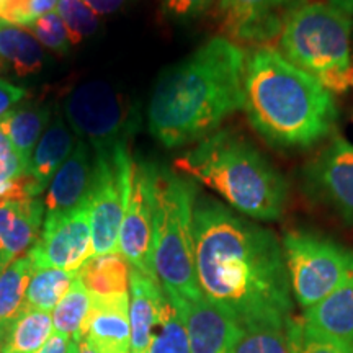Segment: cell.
<instances>
[{"label":"cell","instance_id":"11","mask_svg":"<svg viewBox=\"0 0 353 353\" xmlns=\"http://www.w3.org/2000/svg\"><path fill=\"white\" fill-rule=\"evenodd\" d=\"M34 270L57 268L79 273L94 257L88 203L65 214L44 216L38 241L26 254Z\"/></svg>","mask_w":353,"mask_h":353},{"label":"cell","instance_id":"32","mask_svg":"<svg viewBox=\"0 0 353 353\" xmlns=\"http://www.w3.org/2000/svg\"><path fill=\"white\" fill-rule=\"evenodd\" d=\"M26 30L38 39L41 46L56 52V54L64 56L68 54L70 50L69 33L56 10L46 13V15L38 17L33 23L26 26Z\"/></svg>","mask_w":353,"mask_h":353},{"label":"cell","instance_id":"44","mask_svg":"<svg viewBox=\"0 0 353 353\" xmlns=\"http://www.w3.org/2000/svg\"><path fill=\"white\" fill-rule=\"evenodd\" d=\"M131 353H134V352H131Z\"/></svg>","mask_w":353,"mask_h":353},{"label":"cell","instance_id":"13","mask_svg":"<svg viewBox=\"0 0 353 353\" xmlns=\"http://www.w3.org/2000/svg\"><path fill=\"white\" fill-rule=\"evenodd\" d=\"M303 0H216L224 38L237 46L272 48L280 39L286 15Z\"/></svg>","mask_w":353,"mask_h":353},{"label":"cell","instance_id":"35","mask_svg":"<svg viewBox=\"0 0 353 353\" xmlns=\"http://www.w3.org/2000/svg\"><path fill=\"white\" fill-rule=\"evenodd\" d=\"M25 172L26 169L15 152L10 154V156L0 157V198L6 196L10 192L15 180L20 175H23Z\"/></svg>","mask_w":353,"mask_h":353},{"label":"cell","instance_id":"9","mask_svg":"<svg viewBox=\"0 0 353 353\" xmlns=\"http://www.w3.org/2000/svg\"><path fill=\"white\" fill-rule=\"evenodd\" d=\"M131 154L128 145L95 154V174L88 196L94 257L118 252L126 208Z\"/></svg>","mask_w":353,"mask_h":353},{"label":"cell","instance_id":"20","mask_svg":"<svg viewBox=\"0 0 353 353\" xmlns=\"http://www.w3.org/2000/svg\"><path fill=\"white\" fill-rule=\"evenodd\" d=\"M50 117V108L43 105H33V107L13 108L0 120V130L7 136L13 152L20 159L26 172L32 162L34 148L41 139L43 132L46 131Z\"/></svg>","mask_w":353,"mask_h":353},{"label":"cell","instance_id":"36","mask_svg":"<svg viewBox=\"0 0 353 353\" xmlns=\"http://www.w3.org/2000/svg\"><path fill=\"white\" fill-rule=\"evenodd\" d=\"M28 92L25 88L13 85V83L0 79V120L12 112L21 100L26 99Z\"/></svg>","mask_w":353,"mask_h":353},{"label":"cell","instance_id":"34","mask_svg":"<svg viewBox=\"0 0 353 353\" xmlns=\"http://www.w3.org/2000/svg\"><path fill=\"white\" fill-rule=\"evenodd\" d=\"M216 0H162V10L172 19L187 20L201 15Z\"/></svg>","mask_w":353,"mask_h":353},{"label":"cell","instance_id":"4","mask_svg":"<svg viewBox=\"0 0 353 353\" xmlns=\"http://www.w3.org/2000/svg\"><path fill=\"white\" fill-rule=\"evenodd\" d=\"M175 167L245 218L276 221L283 214L288 198L285 176L239 132L218 130L176 157Z\"/></svg>","mask_w":353,"mask_h":353},{"label":"cell","instance_id":"33","mask_svg":"<svg viewBox=\"0 0 353 353\" xmlns=\"http://www.w3.org/2000/svg\"><path fill=\"white\" fill-rule=\"evenodd\" d=\"M0 20L26 28L33 23V0H0Z\"/></svg>","mask_w":353,"mask_h":353},{"label":"cell","instance_id":"14","mask_svg":"<svg viewBox=\"0 0 353 353\" xmlns=\"http://www.w3.org/2000/svg\"><path fill=\"white\" fill-rule=\"evenodd\" d=\"M187 329L190 353H231L241 327L205 296L170 301Z\"/></svg>","mask_w":353,"mask_h":353},{"label":"cell","instance_id":"7","mask_svg":"<svg viewBox=\"0 0 353 353\" xmlns=\"http://www.w3.org/2000/svg\"><path fill=\"white\" fill-rule=\"evenodd\" d=\"M281 247L291 293L304 311L353 280V250L329 237L288 231Z\"/></svg>","mask_w":353,"mask_h":353},{"label":"cell","instance_id":"22","mask_svg":"<svg viewBox=\"0 0 353 353\" xmlns=\"http://www.w3.org/2000/svg\"><path fill=\"white\" fill-rule=\"evenodd\" d=\"M77 275L94 298L130 293L131 267L120 252L92 257Z\"/></svg>","mask_w":353,"mask_h":353},{"label":"cell","instance_id":"29","mask_svg":"<svg viewBox=\"0 0 353 353\" xmlns=\"http://www.w3.org/2000/svg\"><path fill=\"white\" fill-rule=\"evenodd\" d=\"M148 353H190L187 329L172 303L154 330Z\"/></svg>","mask_w":353,"mask_h":353},{"label":"cell","instance_id":"21","mask_svg":"<svg viewBox=\"0 0 353 353\" xmlns=\"http://www.w3.org/2000/svg\"><path fill=\"white\" fill-rule=\"evenodd\" d=\"M303 319L339 341L353 343V280L324 301L306 309Z\"/></svg>","mask_w":353,"mask_h":353},{"label":"cell","instance_id":"27","mask_svg":"<svg viewBox=\"0 0 353 353\" xmlns=\"http://www.w3.org/2000/svg\"><path fill=\"white\" fill-rule=\"evenodd\" d=\"M76 276L77 273L57 270V268L34 270L26 288V307L44 312L52 311L70 290Z\"/></svg>","mask_w":353,"mask_h":353},{"label":"cell","instance_id":"17","mask_svg":"<svg viewBox=\"0 0 353 353\" xmlns=\"http://www.w3.org/2000/svg\"><path fill=\"white\" fill-rule=\"evenodd\" d=\"M82 337L100 353H131L130 293L94 298Z\"/></svg>","mask_w":353,"mask_h":353},{"label":"cell","instance_id":"41","mask_svg":"<svg viewBox=\"0 0 353 353\" xmlns=\"http://www.w3.org/2000/svg\"><path fill=\"white\" fill-rule=\"evenodd\" d=\"M330 6L341 8L342 12L348 13V15H353V0H329Z\"/></svg>","mask_w":353,"mask_h":353},{"label":"cell","instance_id":"30","mask_svg":"<svg viewBox=\"0 0 353 353\" xmlns=\"http://www.w3.org/2000/svg\"><path fill=\"white\" fill-rule=\"evenodd\" d=\"M56 13L69 33L70 44H79L97 33L99 15L83 0H57Z\"/></svg>","mask_w":353,"mask_h":353},{"label":"cell","instance_id":"15","mask_svg":"<svg viewBox=\"0 0 353 353\" xmlns=\"http://www.w3.org/2000/svg\"><path fill=\"white\" fill-rule=\"evenodd\" d=\"M44 200L0 198V273L23 257L38 241L44 221Z\"/></svg>","mask_w":353,"mask_h":353},{"label":"cell","instance_id":"26","mask_svg":"<svg viewBox=\"0 0 353 353\" xmlns=\"http://www.w3.org/2000/svg\"><path fill=\"white\" fill-rule=\"evenodd\" d=\"M92 304H94V298L77 275L65 296L52 309V327L56 332L68 335L72 341L82 337L83 325L90 314Z\"/></svg>","mask_w":353,"mask_h":353},{"label":"cell","instance_id":"25","mask_svg":"<svg viewBox=\"0 0 353 353\" xmlns=\"http://www.w3.org/2000/svg\"><path fill=\"white\" fill-rule=\"evenodd\" d=\"M33 272L32 260L23 255L0 273V339L8 325L25 311L26 288Z\"/></svg>","mask_w":353,"mask_h":353},{"label":"cell","instance_id":"1","mask_svg":"<svg viewBox=\"0 0 353 353\" xmlns=\"http://www.w3.org/2000/svg\"><path fill=\"white\" fill-rule=\"evenodd\" d=\"M193 247L203 296L242 330H286L293 293L275 232L214 200L195 203Z\"/></svg>","mask_w":353,"mask_h":353},{"label":"cell","instance_id":"6","mask_svg":"<svg viewBox=\"0 0 353 353\" xmlns=\"http://www.w3.org/2000/svg\"><path fill=\"white\" fill-rule=\"evenodd\" d=\"M195 195V185L190 180L156 165L152 267L169 301L203 296L193 247Z\"/></svg>","mask_w":353,"mask_h":353},{"label":"cell","instance_id":"19","mask_svg":"<svg viewBox=\"0 0 353 353\" xmlns=\"http://www.w3.org/2000/svg\"><path fill=\"white\" fill-rule=\"evenodd\" d=\"M74 145H76V139H74L72 130L69 128L68 121L61 114H57L54 121L43 132L41 139L38 141L28 172H26L34 179L41 195L50 187L56 172L68 161Z\"/></svg>","mask_w":353,"mask_h":353},{"label":"cell","instance_id":"38","mask_svg":"<svg viewBox=\"0 0 353 353\" xmlns=\"http://www.w3.org/2000/svg\"><path fill=\"white\" fill-rule=\"evenodd\" d=\"M97 15H110L125 7L128 0H83Z\"/></svg>","mask_w":353,"mask_h":353},{"label":"cell","instance_id":"39","mask_svg":"<svg viewBox=\"0 0 353 353\" xmlns=\"http://www.w3.org/2000/svg\"><path fill=\"white\" fill-rule=\"evenodd\" d=\"M57 6V0H33V15L34 19L52 12Z\"/></svg>","mask_w":353,"mask_h":353},{"label":"cell","instance_id":"43","mask_svg":"<svg viewBox=\"0 0 353 353\" xmlns=\"http://www.w3.org/2000/svg\"><path fill=\"white\" fill-rule=\"evenodd\" d=\"M3 70V64H2V61H0V72H2Z\"/></svg>","mask_w":353,"mask_h":353},{"label":"cell","instance_id":"12","mask_svg":"<svg viewBox=\"0 0 353 353\" xmlns=\"http://www.w3.org/2000/svg\"><path fill=\"white\" fill-rule=\"evenodd\" d=\"M304 190L353 226V144L334 138L303 172Z\"/></svg>","mask_w":353,"mask_h":353},{"label":"cell","instance_id":"8","mask_svg":"<svg viewBox=\"0 0 353 353\" xmlns=\"http://www.w3.org/2000/svg\"><path fill=\"white\" fill-rule=\"evenodd\" d=\"M64 120L95 154L128 145L134 130L125 100L103 81H90L74 88L64 100Z\"/></svg>","mask_w":353,"mask_h":353},{"label":"cell","instance_id":"10","mask_svg":"<svg viewBox=\"0 0 353 353\" xmlns=\"http://www.w3.org/2000/svg\"><path fill=\"white\" fill-rule=\"evenodd\" d=\"M154 179L156 164L131 159L126 208L118 241V252L125 257L132 270L156 278L152 267Z\"/></svg>","mask_w":353,"mask_h":353},{"label":"cell","instance_id":"18","mask_svg":"<svg viewBox=\"0 0 353 353\" xmlns=\"http://www.w3.org/2000/svg\"><path fill=\"white\" fill-rule=\"evenodd\" d=\"M164 288L156 278L131 268L130 276V327L131 352L148 353L152 334L169 306Z\"/></svg>","mask_w":353,"mask_h":353},{"label":"cell","instance_id":"42","mask_svg":"<svg viewBox=\"0 0 353 353\" xmlns=\"http://www.w3.org/2000/svg\"><path fill=\"white\" fill-rule=\"evenodd\" d=\"M13 154V149L10 143H8L7 136L3 134V131L0 130V157H6V156H10Z\"/></svg>","mask_w":353,"mask_h":353},{"label":"cell","instance_id":"40","mask_svg":"<svg viewBox=\"0 0 353 353\" xmlns=\"http://www.w3.org/2000/svg\"><path fill=\"white\" fill-rule=\"evenodd\" d=\"M70 353H100L90 342L83 337H79L70 343Z\"/></svg>","mask_w":353,"mask_h":353},{"label":"cell","instance_id":"2","mask_svg":"<svg viewBox=\"0 0 353 353\" xmlns=\"http://www.w3.org/2000/svg\"><path fill=\"white\" fill-rule=\"evenodd\" d=\"M245 51L214 37L157 79L148 110L152 138L167 149L200 143L244 108Z\"/></svg>","mask_w":353,"mask_h":353},{"label":"cell","instance_id":"16","mask_svg":"<svg viewBox=\"0 0 353 353\" xmlns=\"http://www.w3.org/2000/svg\"><path fill=\"white\" fill-rule=\"evenodd\" d=\"M95 161L90 145L79 139L68 161L52 176L44 195V216L65 214L87 205L94 183Z\"/></svg>","mask_w":353,"mask_h":353},{"label":"cell","instance_id":"5","mask_svg":"<svg viewBox=\"0 0 353 353\" xmlns=\"http://www.w3.org/2000/svg\"><path fill=\"white\" fill-rule=\"evenodd\" d=\"M280 54L332 94L353 85L352 17L325 2H303L286 15Z\"/></svg>","mask_w":353,"mask_h":353},{"label":"cell","instance_id":"28","mask_svg":"<svg viewBox=\"0 0 353 353\" xmlns=\"http://www.w3.org/2000/svg\"><path fill=\"white\" fill-rule=\"evenodd\" d=\"M291 353H353V343L312 327L303 317H293L286 329Z\"/></svg>","mask_w":353,"mask_h":353},{"label":"cell","instance_id":"37","mask_svg":"<svg viewBox=\"0 0 353 353\" xmlns=\"http://www.w3.org/2000/svg\"><path fill=\"white\" fill-rule=\"evenodd\" d=\"M70 343H72V339L68 335L52 332L51 337L37 353H70Z\"/></svg>","mask_w":353,"mask_h":353},{"label":"cell","instance_id":"31","mask_svg":"<svg viewBox=\"0 0 353 353\" xmlns=\"http://www.w3.org/2000/svg\"><path fill=\"white\" fill-rule=\"evenodd\" d=\"M231 353H291L286 330H241Z\"/></svg>","mask_w":353,"mask_h":353},{"label":"cell","instance_id":"23","mask_svg":"<svg viewBox=\"0 0 353 353\" xmlns=\"http://www.w3.org/2000/svg\"><path fill=\"white\" fill-rule=\"evenodd\" d=\"M0 61L19 77L33 76L44 64V51L37 38L23 26L0 20Z\"/></svg>","mask_w":353,"mask_h":353},{"label":"cell","instance_id":"3","mask_svg":"<svg viewBox=\"0 0 353 353\" xmlns=\"http://www.w3.org/2000/svg\"><path fill=\"white\" fill-rule=\"evenodd\" d=\"M250 125L273 148L304 149L332 132V92L273 48L245 54L244 108Z\"/></svg>","mask_w":353,"mask_h":353},{"label":"cell","instance_id":"24","mask_svg":"<svg viewBox=\"0 0 353 353\" xmlns=\"http://www.w3.org/2000/svg\"><path fill=\"white\" fill-rule=\"evenodd\" d=\"M50 312L25 307L0 339V353H37L52 334Z\"/></svg>","mask_w":353,"mask_h":353}]
</instances>
